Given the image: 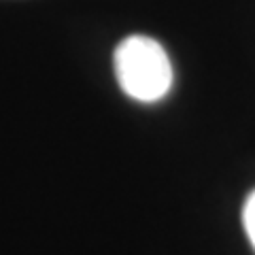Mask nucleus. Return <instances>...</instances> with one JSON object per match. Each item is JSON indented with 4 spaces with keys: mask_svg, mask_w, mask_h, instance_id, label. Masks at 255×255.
I'll return each instance as SVG.
<instances>
[{
    "mask_svg": "<svg viewBox=\"0 0 255 255\" xmlns=\"http://www.w3.org/2000/svg\"><path fill=\"white\" fill-rule=\"evenodd\" d=\"M115 75L122 90L138 102H155L168 94L172 66L164 47L149 36H128L115 51Z\"/></svg>",
    "mask_w": 255,
    "mask_h": 255,
    "instance_id": "f257e3e1",
    "label": "nucleus"
},
{
    "mask_svg": "<svg viewBox=\"0 0 255 255\" xmlns=\"http://www.w3.org/2000/svg\"><path fill=\"white\" fill-rule=\"evenodd\" d=\"M243 223H245V230H247V236L255 249V191L247 198L245 202V209H243Z\"/></svg>",
    "mask_w": 255,
    "mask_h": 255,
    "instance_id": "f03ea898",
    "label": "nucleus"
}]
</instances>
